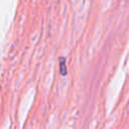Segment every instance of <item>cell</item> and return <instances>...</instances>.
Segmentation results:
<instances>
[{
	"instance_id": "1",
	"label": "cell",
	"mask_w": 129,
	"mask_h": 129,
	"mask_svg": "<svg viewBox=\"0 0 129 129\" xmlns=\"http://www.w3.org/2000/svg\"><path fill=\"white\" fill-rule=\"evenodd\" d=\"M59 61V73L62 76H66L68 74V70H67V60L64 56H59L58 58Z\"/></svg>"
}]
</instances>
